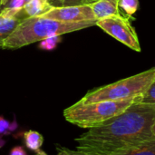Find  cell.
I'll return each instance as SVG.
<instances>
[{
	"label": "cell",
	"instance_id": "1",
	"mask_svg": "<svg viewBox=\"0 0 155 155\" xmlns=\"http://www.w3.org/2000/svg\"><path fill=\"white\" fill-rule=\"evenodd\" d=\"M155 105L136 102L121 114L88 129L75 138V150L84 155H113L153 137Z\"/></svg>",
	"mask_w": 155,
	"mask_h": 155
},
{
	"label": "cell",
	"instance_id": "2",
	"mask_svg": "<svg viewBox=\"0 0 155 155\" xmlns=\"http://www.w3.org/2000/svg\"><path fill=\"white\" fill-rule=\"evenodd\" d=\"M96 22L65 23L43 16L27 17L22 20L15 31L5 41L3 49H17L42 41L95 25Z\"/></svg>",
	"mask_w": 155,
	"mask_h": 155
},
{
	"label": "cell",
	"instance_id": "3",
	"mask_svg": "<svg viewBox=\"0 0 155 155\" xmlns=\"http://www.w3.org/2000/svg\"><path fill=\"white\" fill-rule=\"evenodd\" d=\"M140 97L141 95L121 101H103L91 104L77 102L64 109V117L65 121L74 125L91 129L121 114L133 104L138 102Z\"/></svg>",
	"mask_w": 155,
	"mask_h": 155
},
{
	"label": "cell",
	"instance_id": "4",
	"mask_svg": "<svg viewBox=\"0 0 155 155\" xmlns=\"http://www.w3.org/2000/svg\"><path fill=\"white\" fill-rule=\"evenodd\" d=\"M155 80V67L135 75L88 92L78 102L91 104L103 101H121L142 95Z\"/></svg>",
	"mask_w": 155,
	"mask_h": 155
},
{
	"label": "cell",
	"instance_id": "5",
	"mask_svg": "<svg viewBox=\"0 0 155 155\" xmlns=\"http://www.w3.org/2000/svg\"><path fill=\"white\" fill-rule=\"evenodd\" d=\"M95 25L134 51L141 52L138 35L128 17L123 15H114L97 20Z\"/></svg>",
	"mask_w": 155,
	"mask_h": 155
},
{
	"label": "cell",
	"instance_id": "6",
	"mask_svg": "<svg viewBox=\"0 0 155 155\" xmlns=\"http://www.w3.org/2000/svg\"><path fill=\"white\" fill-rule=\"evenodd\" d=\"M42 16L65 23L96 22L90 4L54 7Z\"/></svg>",
	"mask_w": 155,
	"mask_h": 155
},
{
	"label": "cell",
	"instance_id": "7",
	"mask_svg": "<svg viewBox=\"0 0 155 155\" xmlns=\"http://www.w3.org/2000/svg\"><path fill=\"white\" fill-rule=\"evenodd\" d=\"M25 18H27V16L23 9L15 11L3 7L0 10V48H3L5 41Z\"/></svg>",
	"mask_w": 155,
	"mask_h": 155
},
{
	"label": "cell",
	"instance_id": "8",
	"mask_svg": "<svg viewBox=\"0 0 155 155\" xmlns=\"http://www.w3.org/2000/svg\"><path fill=\"white\" fill-rule=\"evenodd\" d=\"M94 17L97 20L122 15L118 6V0H96L90 4Z\"/></svg>",
	"mask_w": 155,
	"mask_h": 155
},
{
	"label": "cell",
	"instance_id": "9",
	"mask_svg": "<svg viewBox=\"0 0 155 155\" xmlns=\"http://www.w3.org/2000/svg\"><path fill=\"white\" fill-rule=\"evenodd\" d=\"M53 8L48 0H30L25 5L23 10L27 17H35L44 15Z\"/></svg>",
	"mask_w": 155,
	"mask_h": 155
},
{
	"label": "cell",
	"instance_id": "10",
	"mask_svg": "<svg viewBox=\"0 0 155 155\" xmlns=\"http://www.w3.org/2000/svg\"><path fill=\"white\" fill-rule=\"evenodd\" d=\"M113 155H155V137Z\"/></svg>",
	"mask_w": 155,
	"mask_h": 155
},
{
	"label": "cell",
	"instance_id": "11",
	"mask_svg": "<svg viewBox=\"0 0 155 155\" xmlns=\"http://www.w3.org/2000/svg\"><path fill=\"white\" fill-rule=\"evenodd\" d=\"M23 138L26 148L35 153L39 152L42 145L44 144V137L40 133L36 131L29 130L24 133Z\"/></svg>",
	"mask_w": 155,
	"mask_h": 155
},
{
	"label": "cell",
	"instance_id": "12",
	"mask_svg": "<svg viewBox=\"0 0 155 155\" xmlns=\"http://www.w3.org/2000/svg\"><path fill=\"white\" fill-rule=\"evenodd\" d=\"M139 0H118L119 9H122L125 14L124 16L134 19V15L139 8Z\"/></svg>",
	"mask_w": 155,
	"mask_h": 155
},
{
	"label": "cell",
	"instance_id": "13",
	"mask_svg": "<svg viewBox=\"0 0 155 155\" xmlns=\"http://www.w3.org/2000/svg\"><path fill=\"white\" fill-rule=\"evenodd\" d=\"M96 0H48V2L54 7H62V6H70V5H88Z\"/></svg>",
	"mask_w": 155,
	"mask_h": 155
},
{
	"label": "cell",
	"instance_id": "14",
	"mask_svg": "<svg viewBox=\"0 0 155 155\" xmlns=\"http://www.w3.org/2000/svg\"><path fill=\"white\" fill-rule=\"evenodd\" d=\"M139 102L155 105V80L148 87V89L141 95Z\"/></svg>",
	"mask_w": 155,
	"mask_h": 155
},
{
	"label": "cell",
	"instance_id": "15",
	"mask_svg": "<svg viewBox=\"0 0 155 155\" xmlns=\"http://www.w3.org/2000/svg\"><path fill=\"white\" fill-rule=\"evenodd\" d=\"M59 41H60V35L51 36L42 40L40 44V47L44 50H52L56 46Z\"/></svg>",
	"mask_w": 155,
	"mask_h": 155
},
{
	"label": "cell",
	"instance_id": "16",
	"mask_svg": "<svg viewBox=\"0 0 155 155\" xmlns=\"http://www.w3.org/2000/svg\"><path fill=\"white\" fill-rule=\"evenodd\" d=\"M57 153L55 155H84L79 152H77L76 150H70L68 148H64V147H61V146H57ZM35 155H48L45 153V152H43L42 150H40L39 152L35 153Z\"/></svg>",
	"mask_w": 155,
	"mask_h": 155
},
{
	"label": "cell",
	"instance_id": "17",
	"mask_svg": "<svg viewBox=\"0 0 155 155\" xmlns=\"http://www.w3.org/2000/svg\"><path fill=\"white\" fill-rule=\"evenodd\" d=\"M30 0H8V2L6 3V5L4 7L11 8L15 11H19V10L23 9L25 5Z\"/></svg>",
	"mask_w": 155,
	"mask_h": 155
},
{
	"label": "cell",
	"instance_id": "18",
	"mask_svg": "<svg viewBox=\"0 0 155 155\" xmlns=\"http://www.w3.org/2000/svg\"><path fill=\"white\" fill-rule=\"evenodd\" d=\"M13 124L6 120L5 117L0 116V135H5L9 134V132L13 129Z\"/></svg>",
	"mask_w": 155,
	"mask_h": 155
},
{
	"label": "cell",
	"instance_id": "19",
	"mask_svg": "<svg viewBox=\"0 0 155 155\" xmlns=\"http://www.w3.org/2000/svg\"><path fill=\"white\" fill-rule=\"evenodd\" d=\"M9 155H27V153L22 146H15L10 151Z\"/></svg>",
	"mask_w": 155,
	"mask_h": 155
},
{
	"label": "cell",
	"instance_id": "20",
	"mask_svg": "<svg viewBox=\"0 0 155 155\" xmlns=\"http://www.w3.org/2000/svg\"><path fill=\"white\" fill-rule=\"evenodd\" d=\"M7 2H8V0H0V8L2 9L6 5Z\"/></svg>",
	"mask_w": 155,
	"mask_h": 155
},
{
	"label": "cell",
	"instance_id": "21",
	"mask_svg": "<svg viewBox=\"0 0 155 155\" xmlns=\"http://www.w3.org/2000/svg\"><path fill=\"white\" fill-rule=\"evenodd\" d=\"M152 134H153V135L155 137V119L154 121H153V125H152Z\"/></svg>",
	"mask_w": 155,
	"mask_h": 155
},
{
	"label": "cell",
	"instance_id": "22",
	"mask_svg": "<svg viewBox=\"0 0 155 155\" xmlns=\"http://www.w3.org/2000/svg\"><path fill=\"white\" fill-rule=\"evenodd\" d=\"M0 10H1V8H0Z\"/></svg>",
	"mask_w": 155,
	"mask_h": 155
}]
</instances>
